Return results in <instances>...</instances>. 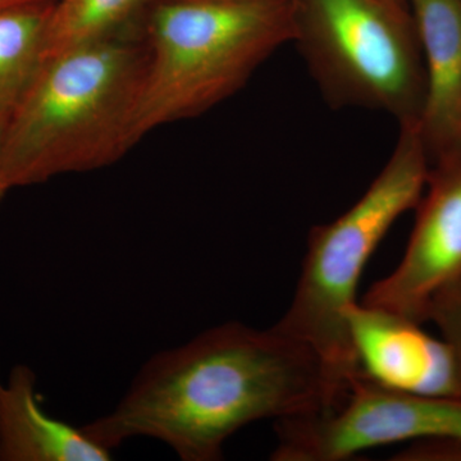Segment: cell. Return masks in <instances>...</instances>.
<instances>
[{"mask_svg":"<svg viewBox=\"0 0 461 461\" xmlns=\"http://www.w3.org/2000/svg\"><path fill=\"white\" fill-rule=\"evenodd\" d=\"M397 461H461V439L414 442L395 455Z\"/></svg>","mask_w":461,"mask_h":461,"instance_id":"14","label":"cell"},{"mask_svg":"<svg viewBox=\"0 0 461 461\" xmlns=\"http://www.w3.org/2000/svg\"><path fill=\"white\" fill-rule=\"evenodd\" d=\"M112 451L44 411L36 375L18 364L0 382V461H107Z\"/></svg>","mask_w":461,"mask_h":461,"instance_id":"10","label":"cell"},{"mask_svg":"<svg viewBox=\"0 0 461 461\" xmlns=\"http://www.w3.org/2000/svg\"><path fill=\"white\" fill-rule=\"evenodd\" d=\"M54 2V0H0V12L5 9L23 7V5H38V3Z\"/></svg>","mask_w":461,"mask_h":461,"instance_id":"16","label":"cell"},{"mask_svg":"<svg viewBox=\"0 0 461 461\" xmlns=\"http://www.w3.org/2000/svg\"><path fill=\"white\" fill-rule=\"evenodd\" d=\"M275 461H342L368 448L461 439V397L418 395L357 373L335 408L276 423Z\"/></svg>","mask_w":461,"mask_h":461,"instance_id":"6","label":"cell"},{"mask_svg":"<svg viewBox=\"0 0 461 461\" xmlns=\"http://www.w3.org/2000/svg\"><path fill=\"white\" fill-rule=\"evenodd\" d=\"M405 253L363 304L427 323L432 297L461 272V154L430 166Z\"/></svg>","mask_w":461,"mask_h":461,"instance_id":"7","label":"cell"},{"mask_svg":"<svg viewBox=\"0 0 461 461\" xmlns=\"http://www.w3.org/2000/svg\"><path fill=\"white\" fill-rule=\"evenodd\" d=\"M427 321H432L450 345L461 379V272L432 297Z\"/></svg>","mask_w":461,"mask_h":461,"instance_id":"13","label":"cell"},{"mask_svg":"<svg viewBox=\"0 0 461 461\" xmlns=\"http://www.w3.org/2000/svg\"><path fill=\"white\" fill-rule=\"evenodd\" d=\"M408 5L424 67L418 131L432 166L461 154V0H408Z\"/></svg>","mask_w":461,"mask_h":461,"instance_id":"9","label":"cell"},{"mask_svg":"<svg viewBox=\"0 0 461 461\" xmlns=\"http://www.w3.org/2000/svg\"><path fill=\"white\" fill-rule=\"evenodd\" d=\"M139 3L140 0H54L45 35L44 59L122 32Z\"/></svg>","mask_w":461,"mask_h":461,"instance_id":"12","label":"cell"},{"mask_svg":"<svg viewBox=\"0 0 461 461\" xmlns=\"http://www.w3.org/2000/svg\"><path fill=\"white\" fill-rule=\"evenodd\" d=\"M429 168L417 124H402L390 159L362 198L309 232L295 293L275 327L313 351L332 406L359 373L346 312L357 302V285L375 249L420 204Z\"/></svg>","mask_w":461,"mask_h":461,"instance_id":"4","label":"cell"},{"mask_svg":"<svg viewBox=\"0 0 461 461\" xmlns=\"http://www.w3.org/2000/svg\"><path fill=\"white\" fill-rule=\"evenodd\" d=\"M406 2H408V0H406Z\"/></svg>","mask_w":461,"mask_h":461,"instance_id":"17","label":"cell"},{"mask_svg":"<svg viewBox=\"0 0 461 461\" xmlns=\"http://www.w3.org/2000/svg\"><path fill=\"white\" fill-rule=\"evenodd\" d=\"M5 121H7V115L0 114V203L9 191L7 184H5V175H3L2 166L3 136H5Z\"/></svg>","mask_w":461,"mask_h":461,"instance_id":"15","label":"cell"},{"mask_svg":"<svg viewBox=\"0 0 461 461\" xmlns=\"http://www.w3.org/2000/svg\"><path fill=\"white\" fill-rule=\"evenodd\" d=\"M295 0H160L142 33L147 65L136 144L211 111L295 39Z\"/></svg>","mask_w":461,"mask_h":461,"instance_id":"3","label":"cell"},{"mask_svg":"<svg viewBox=\"0 0 461 461\" xmlns=\"http://www.w3.org/2000/svg\"><path fill=\"white\" fill-rule=\"evenodd\" d=\"M294 44L330 105L418 124L424 67L406 0H295Z\"/></svg>","mask_w":461,"mask_h":461,"instance_id":"5","label":"cell"},{"mask_svg":"<svg viewBox=\"0 0 461 461\" xmlns=\"http://www.w3.org/2000/svg\"><path fill=\"white\" fill-rule=\"evenodd\" d=\"M147 50L122 32L45 58L3 136L8 189L113 165L136 145Z\"/></svg>","mask_w":461,"mask_h":461,"instance_id":"2","label":"cell"},{"mask_svg":"<svg viewBox=\"0 0 461 461\" xmlns=\"http://www.w3.org/2000/svg\"><path fill=\"white\" fill-rule=\"evenodd\" d=\"M53 3L0 12V114L8 117L44 60Z\"/></svg>","mask_w":461,"mask_h":461,"instance_id":"11","label":"cell"},{"mask_svg":"<svg viewBox=\"0 0 461 461\" xmlns=\"http://www.w3.org/2000/svg\"><path fill=\"white\" fill-rule=\"evenodd\" d=\"M330 408L311 348L275 326L229 321L151 357L112 411L83 429L111 451L149 437L181 460L217 461L229 438L254 421Z\"/></svg>","mask_w":461,"mask_h":461,"instance_id":"1","label":"cell"},{"mask_svg":"<svg viewBox=\"0 0 461 461\" xmlns=\"http://www.w3.org/2000/svg\"><path fill=\"white\" fill-rule=\"evenodd\" d=\"M357 368L382 386L418 395L461 397L450 345L402 315L355 303L346 312Z\"/></svg>","mask_w":461,"mask_h":461,"instance_id":"8","label":"cell"}]
</instances>
